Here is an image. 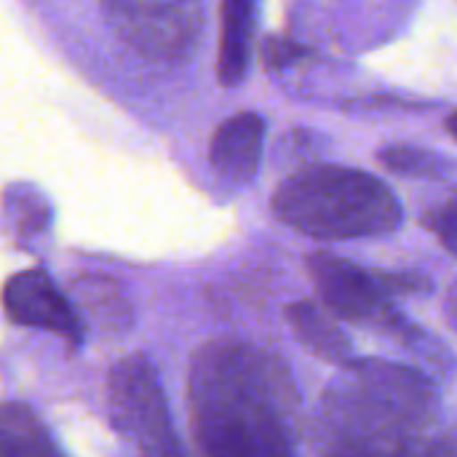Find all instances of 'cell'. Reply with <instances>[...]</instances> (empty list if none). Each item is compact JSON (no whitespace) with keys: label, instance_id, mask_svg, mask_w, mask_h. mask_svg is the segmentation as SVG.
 I'll list each match as a JSON object with an SVG mask.
<instances>
[{"label":"cell","instance_id":"18","mask_svg":"<svg viewBox=\"0 0 457 457\" xmlns=\"http://www.w3.org/2000/svg\"><path fill=\"white\" fill-rule=\"evenodd\" d=\"M447 131L453 134V139H457V112L455 115H450V120H447Z\"/></svg>","mask_w":457,"mask_h":457},{"label":"cell","instance_id":"11","mask_svg":"<svg viewBox=\"0 0 457 457\" xmlns=\"http://www.w3.org/2000/svg\"><path fill=\"white\" fill-rule=\"evenodd\" d=\"M0 457H64L40 418L16 402L0 404Z\"/></svg>","mask_w":457,"mask_h":457},{"label":"cell","instance_id":"3","mask_svg":"<svg viewBox=\"0 0 457 457\" xmlns=\"http://www.w3.org/2000/svg\"><path fill=\"white\" fill-rule=\"evenodd\" d=\"M273 214L316 241L380 238L402 225V204L386 182L348 166H313L273 193Z\"/></svg>","mask_w":457,"mask_h":457},{"label":"cell","instance_id":"17","mask_svg":"<svg viewBox=\"0 0 457 457\" xmlns=\"http://www.w3.org/2000/svg\"><path fill=\"white\" fill-rule=\"evenodd\" d=\"M445 319H447L450 329L457 335V284L447 292V297H445Z\"/></svg>","mask_w":457,"mask_h":457},{"label":"cell","instance_id":"2","mask_svg":"<svg viewBox=\"0 0 457 457\" xmlns=\"http://www.w3.org/2000/svg\"><path fill=\"white\" fill-rule=\"evenodd\" d=\"M439 410L428 375L383 359H356L321 399V447L364 457H399L420 442Z\"/></svg>","mask_w":457,"mask_h":457},{"label":"cell","instance_id":"7","mask_svg":"<svg viewBox=\"0 0 457 457\" xmlns=\"http://www.w3.org/2000/svg\"><path fill=\"white\" fill-rule=\"evenodd\" d=\"M0 300L5 316L13 324L51 332L72 348L83 345V319L43 270L32 268L11 276L3 287Z\"/></svg>","mask_w":457,"mask_h":457},{"label":"cell","instance_id":"14","mask_svg":"<svg viewBox=\"0 0 457 457\" xmlns=\"http://www.w3.org/2000/svg\"><path fill=\"white\" fill-rule=\"evenodd\" d=\"M426 225L439 236V241L457 254V193L447 201V204H442L436 212H431L428 217H426Z\"/></svg>","mask_w":457,"mask_h":457},{"label":"cell","instance_id":"13","mask_svg":"<svg viewBox=\"0 0 457 457\" xmlns=\"http://www.w3.org/2000/svg\"><path fill=\"white\" fill-rule=\"evenodd\" d=\"M380 161L399 171V174H412V177H442L447 169V161L420 150V147H386L380 153Z\"/></svg>","mask_w":457,"mask_h":457},{"label":"cell","instance_id":"4","mask_svg":"<svg viewBox=\"0 0 457 457\" xmlns=\"http://www.w3.org/2000/svg\"><path fill=\"white\" fill-rule=\"evenodd\" d=\"M305 265L324 308L332 316L396 337L412 356H420L442 372L453 370L450 351L439 340H431L418 324L404 319L394 305L396 292H415L420 287L418 276L370 273L329 252L308 254Z\"/></svg>","mask_w":457,"mask_h":457},{"label":"cell","instance_id":"6","mask_svg":"<svg viewBox=\"0 0 457 457\" xmlns=\"http://www.w3.org/2000/svg\"><path fill=\"white\" fill-rule=\"evenodd\" d=\"M112 32L142 59L179 62L201 35V0H102Z\"/></svg>","mask_w":457,"mask_h":457},{"label":"cell","instance_id":"12","mask_svg":"<svg viewBox=\"0 0 457 457\" xmlns=\"http://www.w3.org/2000/svg\"><path fill=\"white\" fill-rule=\"evenodd\" d=\"M75 295L80 300L83 313L102 329H123L129 327V303L120 289L110 278L86 276L75 281Z\"/></svg>","mask_w":457,"mask_h":457},{"label":"cell","instance_id":"9","mask_svg":"<svg viewBox=\"0 0 457 457\" xmlns=\"http://www.w3.org/2000/svg\"><path fill=\"white\" fill-rule=\"evenodd\" d=\"M287 321L292 327V335L297 343L311 351L316 359L332 364V367H348L359 356L353 353V343L340 329V324L332 319L329 311L319 308L316 303L300 300L287 308Z\"/></svg>","mask_w":457,"mask_h":457},{"label":"cell","instance_id":"15","mask_svg":"<svg viewBox=\"0 0 457 457\" xmlns=\"http://www.w3.org/2000/svg\"><path fill=\"white\" fill-rule=\"evenodd\" d=\"M399 457H457L455 442H434V445H412Z\"/></svg>","mask_w":457,"mask_h":457},{"label":"cell","instance_id":"5","mask_svg":"<svg viewBox=\"0 0 457 457\" xmlns=\"http://www.w3.org/2000/svg\"><path fill=\"white\" fill-rule=\"evenodd\" d=\"M107 412L112 428L145 457H182L158 370L147 356L131 353L112 364L107 375Z\"/></svg>","mask_w":457,"mask_h":457},{"label":"cell","instance_id":"16","mask_svg":"<svg viewBox=\"0 0 457 457\" xmlns=\"http://www.w3.org/2000/svg\"><path fill=\"white\" fill-rule=\"evenodd\" d=\"M295 54H300V48H297L292 40H270V46H268V62H270L273 67L289 62Z\"/></svg>","mask_w":457,"mask_h":457},{"label":"cell","instance_id":"10","mask_svg":"<svg viewBox=\"0 0 457 457\" xmlns=\"http://www.w3.org/2000/svg\"><path fill=\"white\" fill-rule=\"evenodd\" d=\"M257 0H222L217 72L225 86H238L249 70V48Z\"/></svg>","mask_w":457,"mask_h":457},{"label":"cell","instance_id":"8","mask_svg":"<svg viewBox=\"0 0 457 457\" xmlns=\"http://www.w3.org/2000/svg\"><path fill=\"white\" fill-rule=\"evenodd\" d=\"M265 142V123L254 112L228 118L212 137L209 161L214 171L230 185H246L257 174Z\"/></svg>","mask_w":457,"mask_h":457},{"label":"cell","instance_id":"1","mask_svg":"<svg viewBox=\"0 0 457 457\" xmlns=\"http://www.w3.org/2000/svg\"><path fill=\"white\" fill-rule=\"evenodd\" d=\"M297 386L270 351L212 340L187 370V407L204 457H297Z\"/></svg>","mask_w":457,"mask_h":457}]
</instances>
